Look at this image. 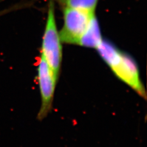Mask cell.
<instances>
[{
  "mask_svg": "<svg viewBox=\"0 0 147 147\" xmlns=\"http://www.w3.org/2000/svg\"><path fill=\"white\" fill-rule=\"evenodd\" d=\"M37 71V80L42 100L38 119L40 121L44 119L51 111L57 80L42 55L38 65Z\"/></svg>",
  "mask_w": 147,
  "mask_h": 147,
  "instance_id": "277c9868",
  "label": "cell"
},
{
  "mask_svg": "<svg viewBox=\"0 0 147 147\" xmlns=\"http://www.w3.org/2000/svg\"><path fill=\"white\" fill-rule=\"evenodd\" d=\"M13 8H11L9 9H5V10H3V11H0V16H3L4 14H5L6 13H8V12L12 11V10H13Z\"/></svg>",
  "mask_w": 147,
  "mask_h": 147,
  "instance_id": "52a82bcc",
  "label": "cell"
},
{
  "mask_svg": "<svg viewBox=\"0 0 147 147\" xmlns=\"http://www.w3.org/2000/svg\"><path fill=\"white\" fill-rule=\"evenodd\" d=\"M102 40L99 24L94 14L91 16L86 30L79 40L78 45L96 49Z\"/></svg>",
  "mask_w": 147,
  "mask_h": 147,
  "instance_id": "5b68a950",
  "label": "cell"
},
{
  "mask_svg": "<svg viewBox=\"0 0 147 147\" xmlns=\"http://www.w3.org/2000/svg\"><path fill=\"white\" fill-rule=\"evenodd\" d=\"M96 50L118 79L143 98H146V90L140 79L138 66L133 58L105 40H102Z\"/></svg>",
  "mask_w": 147,
  "mask_h": 147,
  "instance_id": "6da1fadb",
  "label": "cell"
},
{
  "mask_svg": "<svg viewBox=\"0 0 147 147\" xmlns=\"http://www.w3.org/2000/svg\"><path fill=\"white\" fill-rule=\"evenodd\" d=\"M99 0H57L63 7L95 13V10Z\"/></svg>",
  "mask_w": 147,
  "mask_h": 147,
  "instance_id": "8992f818",
  "label": "cell"
},
{
  "mask_svg": "<svg viewBox=\"0 0 147 147\" xmlns=\"http://www.w3.org/2000/svg\"><path fill=\"white\" fill-rule=\"evenodd\" d=\"M56 22L53 0L49 2L46 26L42 37V55L58 80L62 60V48Z\"/></svg>",
  "mask_w": 147,
  "mask_h": 147,
  "instance_id": "7a4b0ae2",
  "label": "cell"
},
{
  "mask_svg": "<svg viewBox=\"0 0 147 147\" xmlns=\"http://www.w3.org/2000/svg\"><path fill=\"white\" fill-rule=\"evenodd\" d=\"M95 13H89L68 7L63 8L64 24L59 32L62 42L78 45L91 16Z\"/></svg>",
  "mask_w": 147,
  "mask_h": 147,
  "instance_id": "3957f363",
  "label": "cell"
}]
</instances>
